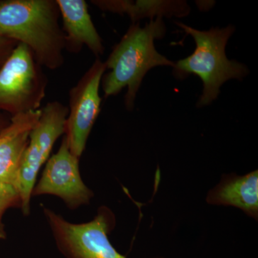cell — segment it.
<instances>
[{
  "instance_id": "6da1fadb",
  "label": "cell",
  "mask_w": 258,
  "mask_h": 258,
  "mask_svg": "<svg viewBox=\"0 0 258 258\" xmlns=\"http://www.w3.org/2000/svg\"><path fill=\"white\" fill-rule=\"evenodd\" d=\"M56 0H7L0 2V37L29 47L42 68L63 66L64 33L59 23Z\"/></svg>"
},
{
  "instance_id": "7a4b0ae2",
  "label": "cell",
  "mask_w": 258,
  "mask_h": 258,
  "mask_svg": "<svg viewBox=\"0 0 258 258\" xmlns=\"http://www.w3.org/2000/svg\"><path fill=\"white\" fill-rule=\"evenodd\" d=\"M166 30L162 18L152 19L144 27L139 23L131 25L104 62L106 69L110 70L102 78L105 98L116 96L127 88L125 105L132 111L148 71L157 66L174 67L175 62L159 53L154 45V40L164 37Z\"/></svg>"
},
{
  "instance_id": "3957f363",
  "label": "cell",
  "mask_w": 258,
  "mask_h": 258,
  "mask_svg": "<svg viewBox=\"0 0 258 258\" xmlns=\"http://www.w3.org/2000/svg\"><path fill=\"white\" fill-rule=\"evenodd\" d=\"M175 23L191 35L196 44L193 53L177 61L173 68L177 78L183 79L195 74L203 81V92L198 107L208 106L217 99L220 87L226 81L242 80L249 74L244 64L229 60L226 56V45L235 32L233 25L202 31L179 22Z\"/></svg>"
},
{
  "instance_id": "277c9868",
  "label": "cell",
  "mask_w": 258,
  "mask_h": 258,
  "mask_svg": "<svg viewBox=\"0 0 258 258\" xmlns=\"http://www.w3.org/2000/svg\"><path fill=\"white\" fill-rule=\"evenodd\" d=\"M48 79L32 51L18 43L0 68V111L14 116L40 109Z\"/></svg>"
},
{
  "instance_id": "5b68a950",
  "label": "cell",
  "mask_w": 258,
  "mask_h": 258,
  "mask_svg": "<svg viewBox=\"0 0 258 258\" xmlns=\"http://www.w3.org/2000/svg\"><path fill=\"white\" fill-rule=\"evenodd\" d=\"M44 214L57 248L66 258H127L108 239L115 225V217L107 207L98 209L93 220L82 224L71 223L50 209H44Z\"/></svg>"
},
{
  "instance_id": "8992f818",
  "label": "cell",
  "mask_w": 258,
  "mask_h": 258,
  "mask_svg": "<svg viewBox=\"0 0 258 258\" xmlns=\"http://www.w3.org/2000/svg\"><path fill=\"white\" fill-rule=\"evenodd\" d=\"M69 108L60 102H49L41 108V114L29 137L19 169L16 189L21 199L24 215L30 212V200L42 166L48 160L54 144L64 134Z\"/></svg>"
},
{
  "instance_id": "52a82bcc",
  "label": "cell",
  "mask_w": 258,
  "mask_h": 258,
  "mask_svg": "<svg viewBox=\"0 0 258 258\" xmlns=\"http://www.w3.org/2000/svg\"><path fill=\"white\" fill-rule=\"evenodd\" d=\"M104 62L97 58L69 92V115L64 136L70 150L81 158L88 137L101 112L99 88L106 71Z\"/></svg>"
},
{
  "instance_id": "ba28073f",
  "label": "cell",
  "mask_w": 258,
  "mask_h": 258,
  "mask_svg": "<svg viewBox=\"0 0 258 258\" xmlns=\"http://www.w3.org/2000/svg\"><path fill=\"white\" fill-rule=\"evenodd\" d=\"M51 195L63 200L71 210L88 205L93 191L84 184L79 170V159L71 153L66 137L55 154L49 158L32 195Z\"/></svg>"
},
{
  "instance_id": "9c48e42d",
  "label": "cell",
  "mask_w": 258,
  "mask_h": 258,
  "mask_svg": "<svg viewBox=\"0 0 258 258\" xmlns=\"http://www.w3.org/2000/svg\"><path fill=\"white\" fill-rule=\"evenodd\" d=\"M41 108L12 116L0 133V181L16 188L17 178L32 129L40 118Z\"/></svg>"
},
{
  "instance_id": "30bf717a",
  "label": "cell",
  "mask_w": 258,
  "mask_h": 258,
  "mask_svg": "<svg viewBox=\"0 0 258 258\" xmlns=\"http://www.w3.org/2000/svg\"><path fill=\"white\" fill-rule=\"evenodd\" d=\"M64 33L66 50L79 53L86 46L98 57L104 52L103 41L84 0H56Z\"/></svg>"
},
{
  "instance_id": "8fae6325",
  "label": "cell",
  "mask_w": 258,
  "mask_h": 258,
  "mask_svg": "<svg viewBox=\"0 0 258 258\" xmlns=\"http://www.w3.org/2000/svg\"><path fill=\"white\" fill-rule=\"evenodd\" d=\"M206 201L212 205L240 209L257 220L258 171L243 176H222L220 182L209 191Z\"/></svg>"
},
{
  "instance_id": "7c38bea8",
  "label": "cell",
  "mask_w": 258,
  "mask_h": 258,
  "mask_svg": "<svg viewBox=\"0 0 258 258\" xmlns=\"http://www.w3.org/2000/svg\"><path fill=\"white\" fill-rule=\"evenodd\" d=\"M91 3L103 11L128 15L134 23L144 18L185 16L190 9L187 3L181 1L93 0Z\"/></svg>"
},
{
  "instance_id": "4fadbf2b",
  "label": "cell",
  "mask_w": 258,
  "mask_h": 258,
  "mask_svg": "<svg viewBox=\"0 0 258 258\" xmlns=\"http://www.w3.org/2000/svg\"><path fill=\"white\" fill-rule=\"evenodd\" d=\"M21 207V199L18 190L13 185L0 181V213L4 215L13 207Z\"/></svg>"
},
{
  "instance_id": "5bb4252c",
  "label": "cell",
  "mask_w": 258,
  "mask_h": 258,
  "mask_svg": "<svg viewBox=\"0 0 258 258\" xmlns=\"http://www.w3.org/2000/svg\"><path fill=\"white\" fill-rule=\"evenodd\" d=\"M18 42L10 39L0 37V68L11 55Z\"/></svg>"
},
{
  "instance_id": "9a60e30c",
  "label": "cell",
  "mask_w": 258,
  "mask_h": 258,
  "mask_svg": "<svg viewBox=\"0 0 258 258\" xmlns=\"http://www.w3.org/2000/svg\"><path fill=\"white\" fill-rule=\"evenodd\" d=\"M3 214L0 213V240H5L7 238L6 231L3 222Z\"/></svg>"
},
{
  "instance_id": "2e32d148",
  "label": "cell",
  "mask_w": 258,
  "mask_h": 258,
  "mask_svg": "<svg viewBox=\"0 0 258 258\" xmlns=\"http://www.w3.org/2000/svg\"><path fill=\"white\" fill-rule=\"evenodd\" d=\"M10 122V119H8L4 115L0 113V133H1L2 131H3L5 127L8 126Z\"/></svg>"
}]
</instances>
